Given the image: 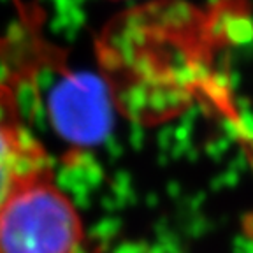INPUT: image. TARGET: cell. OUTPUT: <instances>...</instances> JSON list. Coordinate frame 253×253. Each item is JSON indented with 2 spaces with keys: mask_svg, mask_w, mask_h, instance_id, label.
I'll return each instance as SVG.
<instances>
[{
  "mask_svg": "<svg viewBox=\"0 0 253 253\" xmlns=\"http://www.w3.org/2000/svg\"><path fill=\"white\" fill-rule=\"evenodd\" d=\"M49 158L21 116L11 84L0 81V208L14 186Z\"/></svg>",
  "mask_w": 253,
  "mask_h": 253,
  "instance_id": "7a4b0ae2",
  "label": "cell"
},
{
  "mask_svg": "<svg viewBox=\"0 0 253 253\" xmlns=\"http://www.w3.org/2000/svg\"><path fill=\"white\" fill-rule=\"evenodd\" d=\"M83 221L51 164L27 174L0 208V253H76Z\"/></svg>",
  "mask_w": 253,
  "mask_h": 253,
  "instance_id": "6da1fadb",
  "label": "cell"
}]
</instances>
